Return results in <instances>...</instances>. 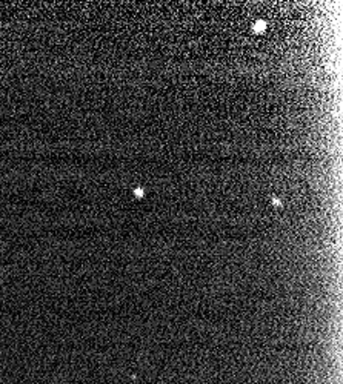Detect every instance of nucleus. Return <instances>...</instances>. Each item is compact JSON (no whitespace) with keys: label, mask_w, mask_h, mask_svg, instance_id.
I'll list each match as a JSON object with an SVG mask.
<instances>
[{"label":"nucleus","mask_w":343,"mask_h":384,"mask_svg":"<svg viewBox=\"0 0 343 384\" xmlns=\"http://www.w3.org/2000/svg\"><path fill=\"white\" fill-rule=\"evenodd\" d=\"M254 31L256 32H264L265 31V23L264 22H257L254 25Z\"/></svg>","instance_id":"obj_1"}]
</instances>
